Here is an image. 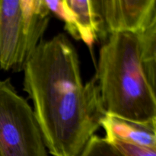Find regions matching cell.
<instances>
[{
    "label": "cell",
    "instance_id": "cell-10",
    "mask_svg": "<svg viewBox=\"0 0 156 156\" xmlns=\"http://www.w3.org/2000/svg\"><path fill=\"white\" fill-rule=\"evenodd\" d=\"M105 139L114 145L125 156H156V149L128 143L113 137L105 136Z\"/></svg>",
    "mask_w": 156,
    "mask_h": 156
},
{
    "label": "cell",
    "instance_id": "cell-4",
    "mask_svg": "<svg viewBox=\"0 0 156 156\" xmlns=\"http://www.w3.org/2000/svg\"><path fill=\"white\" fill-rule=\"evenodd\" d=\"M32 107L9 78L0 79V156H47Z\"/></svg>",
    "mask_w": 156,
    "mask_h": 156
},
{
    "label": "cell",
    "instance_id": "cell-2",
    "mask_svg": "<svg viewBox=\"0 0 156 156\" xmlns=\"http://www.w3.org/2000/svg\"><path fill=\"white\" fill-rule=\"evenodd\" d=\"M94 77L107 115L156 127V24L109 35Z\"/></svg>",
    "mask_w": 156,
    "mask_h": 156
},
{
    "label": "cell",
    "instance_id": "cell-7",
    "mask_svg": "<svg viewBox=\"0 0 156 156\" xmlns=\"http://www.w3.org/2000/svg\"><path fill=\"white\" fill-rule=\"evenodd\" d=\"M73 12L78 27L79 40L91 48L98 41V27L91 0H66Z\"/></svg>",
    "mask_w": 156,
    "mask_h": 156
},
{
    "label": "cell",
    "instance_id": "cell-9",
    "mask_svg": "<svg viewBox=\"0 0 156 156\" xmlns=\"http://www.w3.org/2000/svg\"><path fill=\"white\" fill-rule=\"evenodd\" d=\"M77 156H125L105 137L94 135Z\"/></svg>",
    "mask_w": 156,
    "mask_h": 156
},
{
    "label": "cell",
    "instance_id": "cell-8",
    "mask_svg": "<svg viewBox=\"0 0 156 156\" xmlns=\"http://www.w3.org/2000/svg\"><path fill=\"white\" fill-rule=\"evenodd\" d=\"M50 13H53L65 23V30L74 39L79 40V31L74 16L66 0H44Z\"/></svg>",
    "mask_w": 156,
    "mask_h": 156
},
{
    "label": "cell",
    "instance_id": "cell-3",
    "mask_svg": "<svg viewBox=\"0 0 156 156\" xmlns=\"http://www.w3.org/2000/svg\"><path fill=\"white\" fill-rule=\"evenodd\" d=\"M50 20L44 0H0V70L23 71Z\"/></svg>",
    "mask_w": 156,
    "mask_h": 156
},
{
    "label": "cell",
    "instance_id": "cell-6",
    "mask_svg": "<svg viewBox=\"0 0 156 156\" xmlns=\"http://www.w3.org/2000/svg\"><path fill=\"white\" fill-rule=\"evenodd\" d=\"M105 137L156 149V127L106 115L101 123Z\"/></svg>",
    "mask_w": 156,
    "mask_h": 156
},
{
    "label": "cell",
    "instance_id": "cell-1",
    "mask_svg": "<svg viewBox=\"0 0 156 156\" xmlns=\"http://www.w3.org/2000/svg\"><path fill=\"white\" fill-rule=\"evenodd\" d=\"M23 73V89L33 104L47 152L77 156L107 114L95 78L83 82L75 46L62 33L43 40Z\"/></svg>",
    "mask_w": 156,
    "mask_h": 156
},
{
    "label": "cell",
    "instance_id": "cell-5",
    "mask_svg": "<svg viewBox=\"0 0 156 156\" xmlns=\"http://www.w3.org/2000/svg\"><path fill=\"white\" fill-rule=\"evenodd\" d=\"M98 41L119 32L139 33L156 24V0H91Z\"/></svg>",
    "mask_w": 156,
    "mask_h": 156
}]
</instances>
